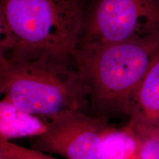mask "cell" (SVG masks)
Listing matches in <instances>:
<instances>
[{
    "mask_svg": "<svg viewBox=\"0 0 159 159\" xmlns=\"http://www.w3.org/2000/svg\"><path fill=\"white\" fill-rule=\"evenodd\" d=\"M159 53V34L108 44L80 43L72 55L97 117L130 116L134 97Z\"/></svg>",
    "mask_w": 159,
    "mask_h": 159,
    "instance_id": "obj_1",
    "label": "cell"
},
{
    "mask_svg": "<svg viewBox=\"0 0 159 159\" xmlns=\"http://www.w3.org/2000/svg\"><path fill=\"white\" fill-rule=\"evenodd\" d=\"M7 57L0 70L3 98L46 121L86 108V90L75 66L72 69L67 63L69 57L43 53Z\"/></svg>",
    "mask_w": 159,
    "mask_h": 159,
    "instance_id": "obj_2",
    "label": "cell"
},
{
    "mask_svg": "<svg viewBox=\"0 0 159 159\" xmlns=\"http://www.w3.org/2000/svg\"><path fill=\"white\" fill-rule=\"evenodd\" d=\"M8 55L71 57L82 36L80 0H0Z\"/></svg>",
    "mask_w": 159,
    "mask_h": 159,
    "instance_id": "obj_3",
    "label": "cell"
},
{
    "mask_svg": "<svg viewBox=\"0 0 159 159\" xmlns=\"http://www.w3.org/2000/svg\"><path fill=\"white\" fill-rule=\"evenodd\" d=\"M159 34V0H93L80 43L108 44Z\"/></svg>",
    "mask_w": 159,
    "mask_h": 159,
    "instance_id": "obj_4",
    "label": "cell"
},
{
    "mask_svg": "<svg viewBox=\"0 0 159 159\" xmlns=\"http://www.w3.org/2000/svg\"><path fill=\"white\" fill-rule=\"evenodd\" d=\"M47 122L46 132L30 138L33 149L66 159H105L102 136L107 127L104 119L75 111Z\"/></svg>",
    "mask_w": 159,
    "mask_h": 159,
    "instance_id": "obj_5",
    "label": "cell"
},
{
    "mask_svg": "<svg viewBox=\"0 0 159 159\" xmlns=\"http://www.w3.org/2000/svg\"><path fill=\"white\" fill-rule=\"evenodd\" d=\"M128 128L135 134L159 131V53L137 91Z\"/></svg>",
    "mask_w": 159,
    "mask_h": 159,
    "instance_id": "obj_6",
    "label": "cell"
},
{
    "mask_svg": "<svg viewBox=\"0 0 159 159\" xmlns=\"http://www.w3.org/2000/svg\"><path fill=\"white\" fill-rule=\"evenodd\" d=\"M47 130V122L25 112L5 98L0 99V140L33 138Z\"/></svg>",
    "mask_w": 159,
    "mask_h": 159,
    "instance_id": "obj_7",
    "label": "cell"
},
{
    "mask_svg": "<svg viewBox=\"0 0 159 159\" xmlns=\"http://www.w3.org/2000/svg\"><path fill=\"white\" fill-rule=\"evenodd\" d=\"M105 159H139V139L126 127L122 130L106 128L102 136Z\"/></svg>",
    "mask_w": 159,
    "mask_h": 159,
    "instance_id": "obj_8",
    "label": "cell"
},
{
    "mask_svg": "<svg viewBox=\"0 0 159 159\" xmlns=\"http://www.w3.org/2000/svg\"><path fill=\"white\" fill-rule=\"evenodd\" d=\"M135 134L139 139V159H159V131Z\"/></svg>",
    "mask_w": 159,
    "mask_h": 159,
    "instance_id": "obj_9",
    "label": "cell"
},
{
    "mask_svg": "<svg viewBox=\"0 0 159 159\" xmlns=\"http://www.w3.org/2000/svg\"><path fill=\"white\" fill-rule=\"evenodd\" d=\"M0 148L8 159H57L33 148H27L14 143L0 140Z\"/></svg>",
    "mask_w": 159,
    "mask_h": 159,
    "instance_id": "obj_10",
    "label": "cell"
},
{
    "mask_svg": "<svg viewBox=\"0 0 159 159\" xmlns=\"http://www.w3.org/2000/svg\"><path fill=\"white\" fill-rule=\"evenodd\" d=\"M8 45L1 16H0V70L8 62Z\"/></svg>",
    "mask_w": 159,
    "mask_h": 159,
    "instance_id": "obj_11",
    "label": "cell"
},
{
    "mask_svg": "<svg viewBox=\"0 0 159 159\" xmlns=\"http://www.w3.org/2000/svg\"><path fill=\"white\" fill-rule=\"evenodd\" d=\"M0 159H8L6 157L5 153L3 152V151L1 150V148H0Z\"/></svg>",
    "mask_w": 159,
    "mask_h": 159,
    "instance_id": "obj_12",
    "label": "cell"
}]
</instances>
